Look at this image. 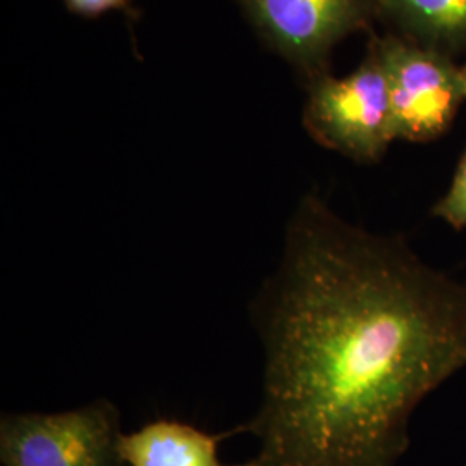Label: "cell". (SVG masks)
I'll return each mask as SVG.
<instances>
[{"label": "cell", "instance_id": "obj_1", "mask_svg": "<svg viewBox=\"0 0 466 466\" xmlns=\"http://www.w3.org/2000/svg\"><path fill=\"white\" fill-rule=\"evenodd\" d=\"M263 400L244 466H400L418 406L466 368V282L308 194L252 302Z\"/></svg>", "mask_w": 466, "mask_h": 466}, {"label": "cell", "instance_id": "obj_2", "mask_svg": "<svg viewBox=\"0 0 466 466\" xmlns=\"http://www.w3.org/2000/svg\"><path fill=\"white\" fill-rule=\"evenodd\" d=\"M304 128L325 149L358 163H377L396 140L387 80L370 49L354 73L335 78L327 71L309 76Z\"/></svg>", "mask_w": 466, "mask_h": 466}, {"label": "cell", "instance_id": "obj_3", "mask_svg": "<svg viewBox=\"0 0 466 466\" xmlns=\"http://www.w3.org/2000/svg\"><path fill=\"white\" fill-rule=\"evenodd\" d=\"M116 404L99 400L59 413H7L0 420L2 466H128Z\"/></svg>", "mask_w": 466, "mask_h": 466}, {"label": "cell", "instance_id": "obj_4", "mask_svg": "<svg viewBox=\"0 0 466 466\" xmlns=\"http://www.w3.org/2000/svg\"><path fill=\"white\" fill-rule=\"evenodd\" d=\"M370 49L387 80L394 138L421 144L446 134L465 100L461 67L446 52L396 36Z\"/></svg>", "mask_w": 466, "mask_h": 466}, {"label": "cell", "instance_id": "obj_5", "mask_svg": "<svg viewBox=\"0 0 466 466\" xmlns=\"http://www.w3.org/2000/svg\"><path fill=\"white\" fill-rule=\"evenodd\" d=\"M254 30L309 76L325 71L333 47L370 26L377 0H238Z\"/></svg>", "mask_w": 466, "mask_h": 466}, {"label": "cell", "instance_id": "obj_6", "mask_svg": "<svg viewBox=\"0 0 466 466\" xmlns=\"http://www.w3.org/2000/svg\"><path fill=\"white\" fill-rule=\"evenodd\" d=\"M228 435L161 418L135 432L123 433L121 454L128 466H227L218 450Z\"/></svg>", "mask_w": 466, "mask_h": 466}, {"label": "cell", "instance_id": "obj_7", "mask_svg": "<svg viewBox=\"0 0 466 466\" xmlns=\"http://www.w3.org/2000/svg\"><path fill=\"white\" fill-rule=\"evenodd\" d=\"M379 16L413 42L446 52L466 46V0H377Z\"/></svg>", "mask_w": 466, "mask_h": 466}, {"label": "cell", "instance_id": "obj_8", "mask_svg": "<svg viewBox=\"0 0 466 466\" xmlns=\"http://www.w3.org/2000/svg\"><path fill=\"white\" fill-rule=\"evenodd\" d=\"M432 215L458 232L466 230V149L454 171L448 192L433 204Z\"/></svg>", "mask_w": 466, "mask_h": 466}, {"label": "cell", "instance_id": "obj_9", "mask_svg": "<svg viewBox=\"0 0 466 466\" xmlns=\"http://www.w3.org/2000/svg\"><path fill=\"white\" fill-rule=\"evenodd\" d=\"M67 11L84 17H99L111 11H121L127 16H134L132 0H65Z\"/></svg>", "mask_w": 466, "mask_h": 466}, {"label": "cell", "instance_id": "obj_10", "mask_svg": "<svg viewBox=\"0 0 466 466\" xmlns=\"http://www.w3.org/2000/svg\"><path fill=\"white\" fill-rule=\"evenodd\" d=\"M461 80H463V92H465V100H466V65L461 67Z\"/></svg>", "mask_w": 466, "mask_h": 466}]
</instances>
